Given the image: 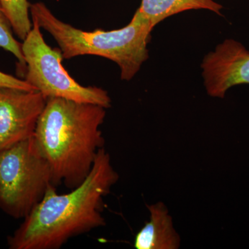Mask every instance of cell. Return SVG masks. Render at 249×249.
I'll use <instances>...</instances> for the list:
<instances>
[{
	"label": "cell",
	"instance_id": "6",
	"mask_svg": "<svg viewBox=\"0 0 249 249\" xmlns=\"http://www.w3.org/2000/svg\"><path fill=\"white\" fill-rule=\"evenodd\" d=\"M47 101L37 90L0 88V150L34 137Z\"/></svg>",
	"mask_w": 249,
	"mask_h": 249
},
{
	"label": "cell",
	"instance_id": "10",
	"mask_svg": "<svg viewBox=\"0 0 249 249\" xmlns=\"http://www.w3.org/2000/svg\"><path fill=\"white\" fill-rule=\"evenodd\" d=\"M14 34L24 40L32 29L30 5L28 0H0Z\"/></svg>",
	"mask_w": 249,
	"mask_h": 249
},
{
	"label": "cell",
	"instance_id": "7",
	"mask_svg": "<svg viewBox=\"0 0 249 249\" xmlns=\"http://www.w3.org/2000/svg\"><path fill=\"white\" fill-rule=\"evenodd\" d=\"M201 68L208 94L224 98L232 87L249 85V51L240 42L227 39L204 57Z\"/></svg>",
	"mask_w": 249,
	"mask_h": 249
},
{
	"label": "cell",
	"instance_id": "8",
	"mask_svg": "<svg viewBox=\"0 0 249 249\" xmlns=\"http://www.w3.org/2000/svg\"><path fill=\"white\" fill-rule=\"evenodd\" d=\"M150 220L145 223L134 238L137 249H178L181 240L173 226V218L164 204L147 206Z\"/></svg>",
	"mask_w": 249,
	"mask_h": 249
},
{
	"label": "cell",
	"instance_id": "4",
	"mask_svg": "<svg viewBox=\"0 0 249 249\" xmlns=\"http://www.w3.org/2000/svg\"><path fill=\"white\" fill-rule=\"evenodd\" d=\"M53 185L50 165L34 137L0 150V209L23 219Z\"/></svg>",
	"mask_w": 249,
	"mask_h": 249
},
{
	"label": "cell",
	"instance_id": "9",
	"mask_svg": "<svg viewBox=\"0 0 249 249\" xmlns=\"http://www.w3.org/2000/svg\"><path fill=\"white\" fill-rule=\"evenodd\" d=\"M222 5L214 0H142L137 11L155 27L166 18L191 10H207L222 16Z\"/></svg>",
	"mask_w": 249,
	"mask_h": 249
},
{
	"label": "cell",
	"instance_id": "5",
	"mask_svg": "<svg viewBox=\"0 0 249 249\" xmlns=\"http://www.w3.org/2000/svg\"><path fill=\"white\" fill-rule=\"evenodd\" d=\"M22 43L26 63L24 80L47 99L60 98L78 103L98 105L107 109L111 98L106 90L84 87L70 76L62 66L61 50L52 49L44 40L36 22Z\"/></svg>",
	"mask_w": 249,
	"mask_h": 249
},
{
	"label": "cell",
	"instance_id": "2",
	"mask_svg": "<svg viewBox=\"0 0 249 249\" xmlns=\"http://www.w3.org/2000/svg\"><path fill=\"white\" fill-rule=\"evenodd\" d=\"M106 108L60 98L47 99L34 139L50 165L53 185L68 189L79 186L104 147L101 126Z\"/></svg>",
	"mask_w": 249,
	"mask_h": 249
},
{
	"label": "cell",
	"instance_id": "11",
	"mask_svg": "<svg viewBox=\"0 0 249 249\" xmlns=\"http://www.w3.org/2000/svg\"><path fill=\"white\" fill-rule=\"evenodd\" d=\"M14 33L11 22L0 1V48L7 51L17 58L19 69L24 76L26 63L23 56L22 44L15 38Z\"/></svg>",
	"mask_w": 249,
	"mask_h": 249
},
{
	"label": "cell",
	"instance_id": "3",
	"mask_svg": "<svg viewBox=\"0 0 249 249\" xmlns=\"http://www.w3.org/2000/svg\"><path fill=\"white\" fill-rule=\"evenodd\" d=\"M30 14L33 22L53 36L63 58L93 55L109 59L119 65L124 80L132 79L148 58L147 45L155 27L138 11L125 27L91 32L62 22L42 2L31 4Z\"/></svg>",
	"mask_w": 249,
	"mask_h": 249
},
{
	"label": "cell",
	"instance_id": "12",
	"mask_svg": "<svg viewBox=\"0 0 249 249\" xmlns=\"http://www.w3.org/2000/svg\"><path fill=\"white\" fill-rule=\"evenodd\" d=\"M0 88H14L27 91L36 90L35 88L28 84L25 80L18 79L1 71H0Z\"/></svg>",
	"mask_w": 249,
	"mask_h": 249
},
{
	"label": "cell",
	"instance_id": "1",
	"mask_svg": "<svg viewBox=\"0 0 249 249\" xmlns=\"http://www.w3.org/2000/svg\"><path fill=\"white\" fill-rule=\"evenodd\" d=\"M119 180L104 147L98 151L88 178L59 195L51 185L43 199L8 237L11 249H59L70 239L106 225L104 198Z\"/></svg>",
	"mask_w": 249,
	"mask_h": 249
}]
</instances>
